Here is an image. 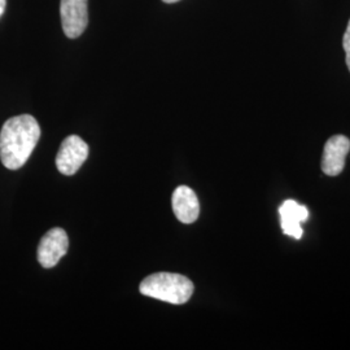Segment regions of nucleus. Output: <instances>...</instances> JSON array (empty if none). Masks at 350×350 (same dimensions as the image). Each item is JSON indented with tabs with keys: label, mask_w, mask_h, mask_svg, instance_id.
Segmentation results:
<instances>
[{
	"label": "nucleus",
	"mask_w": 350,
	"mask_h": 350,
	"mask_svg": "<svg viewBox=\"0 0 350 350\" xmlns=\"http://www.w3.org/2000/svg\"><path fill=\"white\" fill-rule=\"evenodd\" d=\"M88 146L78 135L64 139L56 156V166L64 175H75L88 160Z\"/></svg>",
	"instance_id": "obj_3"
},
{
	"label": "nucleus",
	"mask_w": 350,
	"mask_h": 350,
	"mask_svg": "<svg viewBox=\"0 0 350 350\" xmlns=\"http://www.w3.org/2000/svg\"><path fill=\"white\" fill-rule=\"evenodd\" d=\"M68 248L69 239L63 228H51L39 243L38 261L44 269H51L56 266L63 258L68 252Z\"/></svg>",
	"instance_id": "obj_4"
},
{
	"label": "nucleus",
	"mask_w": 350,
	"mask_h": 350,
	"mask_svg": "<svg viewBox=\"0 0 350 350\" xmlns=\"http://www.w3.org/2000/svg\"><path fill=\"white\" fill-rule=\"evenodd\" d=\"M5 5H7V0H0V17L3 16V13L5 11Z\"/></svg>",
	"instance_id": "obj_10"
},
{
	"label": "nucleus",
	"mask_w": 350,
	"mask_h": 350,
	"mask_svg": "<svg viewBox=\"0 0 350 350\" xmlns=\"http://www.w3.org/2000/svg\"><path fill=\"white\" fill-rule=\"evenodd\" d=\"M193 289V283L187 276L174 273L152 274L139 286L142 295L173 305L186 304L192 297Z\"/></svg>",
	"instance_id": "obj_2"
},
{
	"label": "nucleus",
	"mask_w": 350,
	"mask_h": 350,
	"mask_svg": "<svg viewBox=\"0 0 350 350\" xmlns=\"http://www.w3.org/2000/svg\"><path fill=\"white\" fill-rule=\"evenodd\" d=\"M279 215L283 232L291 238L300 240L304 235L301 222L309 218V209L297 201L286 200L279 206Z\"/></svg>",
	"instance_id": "obj_7"
},
{
	"label": "nucleus",
	"mask_w": 350,
	"mask_h": 350,
	"mask_svg": "<svg viewBox=\"0 0 350 350\" xmlns=\"http://www.w3.org/2000/svg\"><path fill=\"white\" fill-rule=\"evenodd\" d=\"M163 3H167V4H172V3H176L179 0H163Z\"/></svg>",
	"instance_id": "obj_11"
},
{
	"label": "nucleus",
	"mask_w": 350,
	"mask_h": 350,
	"mask_svg": "<svg viewBox=\"0 0 350 350\" xmlns=\"http://www.w3.org/2000/svg\"><path fill=\"white\" fill-rule=\"evenodd\" d=\"M40 138V127L30 114H21L4 122L0 131V160L10 169L25 165Z\"/></svg>",
	"instance_id": "obj_1"
},
{
	"label": "nucleus",
	"mask_w": 350,
	"mask_h": 350,
	"mask_svg": "<svg viewBox=\"0 0 350 350\" xmlns=\"http://www.w3.org/2000/svg\"><path fill=\"white\" fill-rule=\"evenodd\" d=\"M60 16L65 36L81 37L88 24V0H62Z\"/></svg>",
	"instance_id": "obj_5"
},
{
	"label": "nucleus",
	"mask_w": 350,
	"mask_h": 350,
	"mask_svg": "<svg viewBox=\"0 0 350 350\" xmlns=\"http://www.w3.org/2000/svg\"><path fill=\"white\" fill-rule=\"evenodd\" d=\"M342 47L345 51V57H347V66L349 69L350 72V20L347 26V30H345V34L342 38Z\"/></svg>",
	"instance_id": "obj_9"
},
{
	"label": "nucleus",
	"mask_w": 350,
	"mask_h": 350,
	"mask_svg": "<svg viewBox=\"0 0 350 350\" xmlns=\"http://www.w3.org/2000/svg\"><path fill=\"white\" fill-rule=\"evenodd\" d=\"M172 204L175 217L182 224L189 225L198 221L200 214V204L193 189L187 186L176 187L172 198Z\"/></svg>",
	"instance_id": "obj_8"
},
{
	"label": "nucleus",
	"mask_w": 350,
	"mask_h": 350,
	"mask_svg": "<svg viewBox=\"0 0 350 350\" xmlns=\"http://www.w3.org/2000/svg\"><path fill=\"white\" fill-rule=\"evenodd\" d=\"M350 152V140L345 135H334L325 142L322 156V172L328 176H338L342 173L347 156Z\"/></svg>",
	"instance_id": "obj_6"
}]
</instances>
